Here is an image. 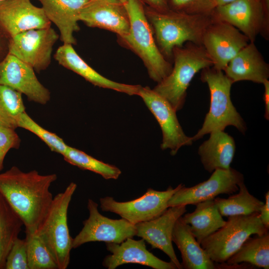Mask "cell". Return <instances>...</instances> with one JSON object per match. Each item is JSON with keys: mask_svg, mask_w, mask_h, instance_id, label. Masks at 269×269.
<instances>
[{"mask_svg": "<svg viewBox=\"0 0 269 269\" xmlns=\"http://www.w3.org/2000/svg\"><path fill=\"white\" fill-rule=\"evenodd\" d=\"M57 178L15 166L0 173V193L21 218L25 234H34L45 217L53 199L50 187Z\"/></svg>", "mask_w": 269, "mask_h": 269, "instance_id": "obj_1", "label": "cell"}, {"mask_svg": "<svg viewBox=\"0 0 269 269\" xmlns=\"http://www.w3.org/2000/svg\"><path fill=\"white\" fill-rule=\"evenodd\" d=\"M146 18L154 30L157 46L167 59L172 58L173 49L185 43L201 45L207 27L214 19L210 13L189 14L169 9L159 11L150 7Z\"/></svg>", "mask_w": 269, "mask_h": 269, "instance_id": "obj_2", "label": "cell"}, {"mask_svg": "<svg viewBox=\"0 0 269 269\" xmlns=\"http://www.w3.org/2000/svg\"><path fill=\"white\" fill-rule=\"evenodd\" d=\"M174 66L170 73L153 89L166 100L177 112L183 107L187 90L199 71L213 66V62L202 45L187 42L173 49Z\"/></svg>", "mask_w": 269, "mask_h": 269, "instance_id": "obj_3", "label": "cell"}, {"mask_svg": "<svg viewBox=\"0 0 269 269\" xmlns=\"http://www.w3.org/2000/svg\"><path fill=\"white\" fill-rule=\"evenodd\" d=\"M201 80L206 83L210 94L209 112L202 127L191 137L193 141L201 139L215 131H224L230 126L244 134L247 127L243 119L233 105L231 99V89L233 83L223 71L213 66L202 70Z\"/></svg>", "mask_w": 269, "mask_h": 269, "instance_id": "obj_4", "label": "cell"}, {"mask_svg": "<svg viewBox=\"0 0 269 269\" xmlns=\"http://www.w3.org/2000/svg\"><path fill=\"white\" fill-rule=\"evenodd\" d=\"M130 27L121 40L142 60L150 78L159 83L171 72L172 66L156 45L150 25L139 0H128L124 3Z\"/></svg>", "mask_w": 269, "mask_h": 269, "instance_id": "obj_5", "label": "cell"}, {"mask_svg": "<svg viewBox=\"0 0 269 269\" xmlns=\"http://www.w3.org/2000/svg\"><path fill=\"white\" fill-rule=\"evenodd\" d=\"M77 184L71 182L53 197L50 208L36 233L45 244L58 269L67 268L70 261L73 238L68 226L67 213Z\"/></svg>", "mask_w": 269, "mask_h": 269, "instance_id": "obj_6", "label": "cell"}, {"mask_svg": "<svg viewBox=\"0 0 269 269\" xmlns=\"http://www.w3.org/2000/svg\"><path fill=\"white\" fill-rule=\"evenodd\" d=\"M268 232L259 213L230 216L224 226L202 241L201 246L213 262L224 263L251 235L262 236Z\"/></svg>", "mask_w": 269, "mask_h": 269, "instance_id": "obj_7", "label": "cell"}, {"mask_svg": "<svg viewBox=\"0 0 269 269\" xmlns=\"http://www.w3.org/2000/svg\"><path fill=\"white\" fill-rule=\"evenodd\" d=\"M183 185L181 183L174 188L169 186L165 191L148 188L140 197L126 202H118L112 197L106 196L100 198V208L103 211L116 213L135 225L160 216L168 208L169 199Z\"/></svg>", "mask_w": 269, "mask_h": 269, "instance_id": "obj_8", "label": "cell"}, {"mask_svg": "<svg viewBox=\"0 0 269 269\" xmlns=\"http://www.w3.org/2000/svg\"><path fill=\"white\" fill-rule=\"evenodd\" d=\"M98 204L93 200L88 201L89 216L83 221V227L73 239L72 247L76 249L91 242H105L120 244L129 238L136 236L135 225L126 220L112 219L102 215Z\"/></svg>", "mask_w": 269, "mask_h": 269, "instance_id": "obj_9", "label": "cell"}, {"mask_svg": "<svg viewBox=\"0 0 269 269\" xmlns=\"http://www.w3.org/2000/svg\"><path fill=\"white\" fill-rule=\"evenodd\" d=\"M59 38L51 26L28 30L10 38L8 53L39 73L50 64L53 47Z\"/></svg>", "mask_w": 269, "mask_h": 269, "instance_id": "obj_10", "label": "cell"}, {"mask_svg": "<svg viewBox=\"0 0 269 269\" xmlns=\"http://www.w3.org/2000/svg\"><path fill=\"white\" fill-rule=\"evenodd\" d=\"M206 181L191 187L183 185L167 202L168 207L180 205H196L214 199L220 194L231 195L239 190L244 182L243 174L231 167L227 169H216Z\"/></svg>", "mask_w": 269, "mask_h": 269, "instance_id": "obj_11", "label": "cell"}, {"mask_svg": "<svg viewBox=\"0 0 269 269\" xmlns=\"http://www.w3.org/2000/svg\"><path fill=\"white\" fill-rule=\"evenodd\" d=\"M211 14L214 19L235 27L250 42H255L259 34L269 40V25L260 0H236L215 8Z\"/></svg>", "mask_w": 269, "mask_h": 269, "instance_id": "obj_12", "label": "cell"}, {"mask_svg": "<svg viewBox=\"0 0 269 269\" xmlns=\"http://www.w3.org/2000/svg\"><path fill=\"white\" fill-rule=\"evenodd\" d=\"M137 95L142 98L160 127L162 150L169 149L171 155H174L181 147L192 144L191 137L186 135L178 120L176 111L166 100L147 86H141Z\"/></svg>", "mask_w": 269, "mask_h": 269, "instance_id": "obj_13", "label": "cell"}, {"mask_svg": "<svg viewBox=\"0 0 269 269\" xmlns=\"http://www.w3.org/2000/svg\"><path fill=\"white\" fill-rule=\"evenodd\" d=\"M250 42L231 24L214 20L205 30L201 45L213 62V67L224 71L230 60Z\"/></svg>", "mask_w": 269, "mask_h": 269, "instance_id": "obj_14", "label": "cell"}, {"mask_svg": "<svg viewBox=\"0 0 269 269\" xmlns=\"http://www.w3.org/2000/svg\"><path fill=\"white\" fill-rule=\"evenodd\" d=\"M0 85L9 87L26 96L31 102L46 104L50 91L37 79L30 65L8 53L0 62Z\"/></svg>", "mask_w": 269, "mask_h": 269, "instance_id": "obj_15", "label": "cell"}, {"mask_svg": "<svg viewBox=\"0 0 269 269\" xmlns=\"http://www.w3.org/2000/svg\"><path fill=\"white\" fill-rule=\"evenodd\" d=\"M186 211L185 205L169 207L159 217L135 225L136 236L143 239L152 248L163 252L177 269L182 268L173 248L172 234L176 221Z\"/></svg>", "mask_w": 269, "mask_h": 269, "instance_id": "obj_16", "label": "cell"}, {"mask_svg": "<svg viewBox=\"0 0 269 269\" xmlns=\"http://www.w3.org/2000/svg\"><path fill=\"white\" fill-rule=\"evenodd\" d=\"M79 20L88 26L114 32L119 38L130 30L128 12L124 3L119 0H89L81 9Z\"/></svg>", "mask_w": 269, "mask_h": 269, "instance_id": "obj_17", "label": "cell"}, {"mask_svg": "<svg viewBox=\"0 0 269 269\" xmlns=\"http://www.w3.org/2000/svg\"><path fill=\"white\" fill-rule=\"evenodd\" d=\"M51 23L43 8L30 0L0 2V25L10 37L28 30L50 27Z\"/></svg>", "mask_w": 269, "mask_h": 269, "instance_id": "obj_18", "label": "cell"}, {"mask_svg": "<svg viewBox=\"0 0 269 269\" xmlns=\"http://www.w3.org/2000/svg\"><path fill=\"white\" fill-rule=\"evenodd\" d=\"M107 250L111 254L104 259L102 265L108 269H115L129 263L138 264L154 269H177L171 262L160 260L149 252L145 241L129 238L120 244L106 243Z\"/></svg>", "mask_w": 269, "mask_h": 269, "instance_id": "obj_19", "label": "cell"}, {"mask_svg": "<svg viewBox=\"0 0 269 269\" xmlns=\"http://www.w3.org/2000/svg\"><path fill=\"white\" fill-rule=\"evenodd\" d=\"M54 57L60 65L80 75L95 86L129 95H137L141 87L116 82L104 77L89 66L77 54L71 44L63 43L59 47Z\"/></svg>", "mask_w": 269, "mask_h": 269, "instance_id": "obj_20", "label": "cell"}, {"mask_svg": "<svg viewBox=\"0 0 269 269\" xmlns=\"http://www.w3.org/2000/svg\"><path fill=\"white\" fill-rule=\"evenodd\" d=\"M223 71L233 83L250 81L263 84L269 77V65L255 42H249L239 51Z\"/></svg>", "mask_w": 269, "mask_h": 269, "instance_id": "obj_21", "label": "cell"}, {"mask_svg": "<svg viewBox=\"0 0 269 269\" xmlns=\"http://www.w3.org/2000/svg\"><path fill=\"white\" fill-rule=\"evenodd\" d=\"M51 22L58 28L63 43L75 44L74 33L79 30V14L89 0H38Z\"/></svg>", "mask_w": 269, "mask_h": 269, "instance_id": "obj_22", "label": "cell"}, {"mask_svg": "<svg viewBox=\"0 0 269 269\" xmlns=\"http://www.w3.org/2000/svg\"><path fill=\"white\" fill-rule=\"evenodd\" d=\"M174 242L181 253V265L184 269H217L213 262L192 234L189 225L182 217L176 221L172 234Z\"/></svg>", "mask_w": 269, "mask_h": 269, "instance_id": "obj_23", "label": "cell"}, {"mask_svg": "<svg viewBox=\"0 0 269 269\" xmlns=\"http://www.w3.org/2000/svg\"><path fill=\"white\" fill-rule=\"evenodd\" d=\"M210 134L198 150L204 168L210 173L216 169L229 168L236 151L233 137L224 131H215Z\"/></svg>", "mask_w": 269, "mask_h": 269, "instance_id": "obj_24", "label": "cell"}, {"mask_svg": "<svg viewBox=\"0 0 269 269\" xmlns=\"http://www.w3.org/2000/svg\"><path fill=\"white\" fill-rule=\"evenodd\" d=\"M195 205L193 212L182 217L201 245L203 240L224 226L226 221L220 214L214 199L201 202Z\"/></svg>", "mask_w": 269, "mask_h": 269, "instance_id": "obj_25", "label": "cell"}, {"mask_svg": "<svg viewBox=\"0 0 269 269\" xmlns=\"http://www.w3.org/2000/svg\"><path fill=\"white\" fill-rule=\"evenodd\" d=\"M225 263L227 269L230 266L246 263L254 267L269 269V232L262 236L250 237Z\"/></svg>", "mask_w": 269, "mask_h": 269, "instance_id": "obj_26", "label": "cell"}, {"mask_svg": "<svg viewBox=\"0 0 269 269\" xmlns=\"http://www.w3.org/2000/svg\"><path fill=\"white\" fill-rule=\"evenodd\" d=\"M23 226L19 215L0 193V269L5 268L7 255Z\"/></svg>", "mask_w": 269, "mask_h": 269, "instance_id": "obj_27", "label": "cell"}, {"mask_svg": "<svg viewBox=\"0 0 269 269\" xmlns=\"http://www.w3.org/2000/svg\"><path fill=\"white\" fill-rule=\"evenodd\" d=\"M238 191L227 198L214 199L220 214L228 217L260 213L264 203L250 193L244 182L239 185Z\"/></svg>", "mask_w": 269, "mask_h": 269, "instance_id": "obj_28", "label": "cell"}, {"mask_svg": "<svg viewBox=\"0 0 269 269\" xmlns=\"http://www.w3.org/2000/svg\"><path fill=\"white\" fill-rule=\"evenodd\" d=\"M25 111L22 94L13 89L0 85V126L15 130Z\"/></svg>", "mask_w": 269, "mask_h": 269, "instance_id": "obj_29", "label": "cell"}, {"mask_svg": "<svg viewBox=\"0 0 269 269\" xmlns=\"http://www.w3.org/2000/svg\"><path fill=\"white\" fill-rule=\"evenodd\" d=\"M62 156L69 163L100 174L106 179H117L122 173L117 167L100 161L70 146H68Z\"/></svg>", "mask_w": 269, "mask_h": 269, "instance_id": "obj_30", "label": "cell"}, {"mask_svg": "<svg viewBox=\"0 0 269 269\" xmlns=\"http://www.w3.org/2000/svg\"><path fill=\"white\" fill-rule=\"evenodd\" d=\"M29 269H58L44 242L36 235L25 234Z\"/></svg>", "mask_w": 269, "mask_h": 269, "instance_id": "obj_31", "label": "cell"}, {"mask_svg": "<svg viewBox=\"0 0 269 269\" xmlns=\"http://www.w3.org/2000/svg\"><path fill=\"white\" fill-rule=\"evenodd\" d=\"M18 128L33 133L41 139L53 152L63 155L66 152L67 145L62 138L39 125L25 112L20 117Z\"/></svg>", "mask_w": 269, "mask_h": 269, "instance_id": "obj_32", "label": "cell"}, {"mask_svg": "<svg viewBox=\"0 0 269 269\" xmlns=\"http://www.w3.org/2000/svg\"><path fill=\"white\" fill-rule=\"evenodd\" d=\"M5 269H29L25 239L18 238L6 257Z\"/></svg>", "mask_w": 269, "mask_h": 269, "instance_id": "obj_33", "label": "cell"}, {"mask_svg": "<svg viewBox=\"0 0 269 269\" xmlns=\"http://www.w3.org/2000/svg\"><path fill=\"white\" fill-rule=\"evenodd\" d=\"M172 10L189 14H206L212 10L208 0H169Z\"/></svg>", "mask_w": 269, "mask_h": 269, "instance_id": "obj_34", "label": "cell"}, {"mask_svg": "<svg viewBox=\"0 0 269 269\" xmlns=\"http://www.w3.org/2000/svg\"><path fill=\"white\" fill-rule=\"evenodd\" d=\"M21 139L14 130L0 126V171L7 152L11 149H18Z\"/></svg>", "mask_w": 269, "mask_h": 269, "instance_id": "obj_35", "label": "cell"}, {"mask_svg": "<svg viewBox=\"0 0 269 269\" xmlns=\"http://www.w3.org/2000/svg\"><path fill=\"white\" fill-rule=\"evenodd\" d=\"M10 38L0 25V62L8 54Z\"/></svg>", "mask_w": 269, "mask_h": 269, "instance_id": "obj_36", "label": "cell"}, {"mask_svg": "<svg viewBox=\"0 0 269 269\" xmlns=\"http://www.w3.org/2000/svg\"><path fill=\"white\" fill-rule=\"evenodd\" d=\"M265 203L262 207L259 213L260 220L264 226L269 229V192H267L265 195Z\"/></svg>", "mask_w": 269, "mask_h": 269, "instance_id": "obj_37", "label": "cell"}, {"mask_svg": "<svg viewBox=\"0 0 269 269\" xmlns=\"http://www.w3.org/2000/svg\"><path fill=\"white\" fill-rule=\"evenodd\" d=\"M264 86V93L263 99L265 102V113L264 117L269 120V81L266 80L263 83Z\"/></svg>", "mask_w": 269, "mask_h": 269, "instance_id": "obj_38", "label": "cell"}, {"mask_svg": "<svg viewBox=\"0 0 269 269\" xmlns=\"http://www.w3.org/2000/svg\"><path fill=\"white\" fill-rule=\"evenodd\" d=\"M150 5L151 7L159 11H165L169 9L166 0H145Z\"/></svg>", "mask_w": 269, "mask_h": 269, "instance_id": "obj_39", "label": "cell"}, {"mask_svg": "<svg viewBox=\"0 0 269 269\" xmlns=\"http://www.w3.org/2000/svg\"><path fill=\"white\" fill-rule=\"evenodd\" d=\"M236 0H208L212 11L216 7L224 5Z\"/></svg>", "mask_w": 269, "mask_h": 269, "instance_id": "obj_40", "label": "cell"}, {"mask_svg": "<svg viewBox=\"0 0 269 269\" xmlns=\"http://www.w3.org/2000/svg\"><path fill=\"white\" fill-rule=\"evenodd\" d=\"M265 13L266 21L269 25V0H260Z\"/></svg>", "mask_w": 269, "mask_h": 269, "instance_id": "obj_41", "label": "cell"}, {"mask_svg": "<svg viewBox=\"0 0 269 269\" xmlns=\"http://www.w3.org/2000/svg\"><path fill=\"white\" fill-rule=\"evenodd\" d=\"M121 2H123V3H126L128 0H119Z\"/></svg>", "mask_w": 269, "mask_h": 269, "instance_id": "obj_42", "label": "cell"}, {"mask_svg": "<svg viewBox=\"0 0 269 269\" xmlns=\"http://www.w3.org/2000/svg\"><path fill=\"white\" fill-rule=\"evenodd\" d=\"M3 0H0V2L2 1H3Z\"/></svg>", "mask_w": 269, "mask_h": 269, "instance_id": "obj_43", "label": "cell"}]
</instances>
